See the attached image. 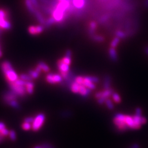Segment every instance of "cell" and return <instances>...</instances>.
<instances>
[{"instance_id":"f35d334b","label":"cell","mask_w":148,"mask_h":148,"mask_svg":"<svg viewBox=\"0 0 148 148\" xmlns=\"http://www.w3.org/2000/svg\"><path fill=\"white\" fill-rule=\"evenodd\" d=\"M31 3H32L33 6H34L35 8H36L38 7V2L37 0H30Z\"/></svg>"},{"instance_id":"52a82bcc","label":"cell","mask_w":148,"mask_h":148,"mask_svg":"<svg viewBox=\"0 0 148 148\" xmlns=\"http://www.w3.org/2000/svg\"><path fill=\"white\" fill-rule=\"evenodd\" d=\"M114 93L113 89H107L104 91L98 92L95 95V97L97 99H99L101 97L105 98L106 99H107L109 97H110L111 95H112Z\"/></svg>"},{"instance_id":"b9f144b4","label":"cell","mask_w":148,"mask_h":148,"mask_svg":"<svg viewBox=\"0 0 148 148\" xmlns=\"http://www.w3.org/2000/svg\"><path fill=\"white\" fill-rule=\"evenodd\" d=\"M5 137L3 136H2V135L0 136V144L4 142Z\"/></svg>"},{"instance_id":"f6af8a7d","label":"cell","mask_w":148,"mask_h":148,"mask_svg":"<svg viewBox=\"0 0 148 148\" xmlns=\"http://www.w3.org/2000/svg\"><path fill=\"white\" fill-rule=\"evenodd\" d=\"M2 53L1 51L0 50V57H2Z\"/></svg>"},{"instance_id":"e575fe53","label":"cell","mask_w":148,"mask_h":148,"mask_svg":"<svg viewBox=\"0 0 148 148\" xmlns=\"http://www.w3.org/2000/svg\"><path fill=\"white\" fill-rule=\"evenodd\" d=\"M89 78L91 80V81L93 83H97L99 81V79L98 77H95V76H89Z\"/></svg>"},{"instance_id":"ab89813d","label":"cell","mask_w":148,"mask_h":148,"mask_svg":"<svg viewBox=\"0 0 148 148\" xmlns=\"http://www.w3.org/2000/svg\"><path fill=\"white\" fill-rule=\"evenodd\" d=\"M147 118H144V117L142 116V118H141V123H142V124H145L147 122Z\"/></svg>"},{"instance_id":"9a60e30c","label":"cell","mask_w":148,"mask_h":148,"mask_svg":"<svg viewBox=\"0 0 148 148\" xmlns=\"http://www.w3.org/2000/svg\"><path fill=\"white\" fill-rule=\"evenodd\" d=\"M133 118L134 121V124L136 125V129H138L141 127L142 123H141V118H142V116H138L137 115H135L134 116H133Z\"/></svg>"},{"instance_id":"44dd1931","label":"cell","mask_w":148,"mask_h":148,"mask_svg":"<svg viewBox=\"0 0 148 148\" xmlns=\"http://www.w3.org/2000/svg\"><path fill=\"white\" fill-rule=\"evenodd\" d=\"M34 14H35L36 17L37 19V20H39V22L40 23H41V24H44V23H45L44 19L43 18L42 15L41 14L40 12L36 11L35 13H34Z\"/></svg>"},{"instance_id":"f1b7e54d","label":"cell","mask_w":148,"mask_h":148,"mask_svg":"<svg viewBox=\"0 0 148 148\" xmlns=\"http://www.w3.org/2000/svg\"><path fill=\"white\" fill-rule=\"evenodd\" d=\"M112 95H113V100H114L115 102H116L117 103L121 102V97H120V96L117 93H113Z\"/></svg>"},{"instance_id":"4dcf8cb0","label":"cell","mask_w":148,"mask_h":148,"mask_svg":"<svg viewBox=\"0 0 148 148\" xmlns=\"http://www.w3.org/2000/svg\"><path fill=\"white\" fill-rule=\"evenodd\" d=\"M8 12L3 9H0V17L8 18Z\"/></svg>"},{"instance_id":"bcb514c9","label":"cell","mask_w":148,"mask_h":148,"mask_svg":"<svg viewBox=\"0 0 148 148\" xmlns=\"http://www.w3.org/2000/svg\"><path fill=\"white\" fill-rule=\"evenodd\" d=\"M58 2H60V1H64V0H58Z\"/></svg>"},{"instance_id":"cb8c5ba5","label":"cell","mask_w":148,"mask_h":148,"mask_svg":"<svg viewBox=\"0 0 148 148\" xmlns=\"http://www.w3.org/2000/svg\"><path fill=\"white\" fill-rule=\"evenodd\" d=\"M97 28V24L95 22H92L89 25V32L92 35L95 32V30Z\"/></svg>"},{"instance_id":"5b68a950","label":"cell","mask_w":148,"mask_h":148,"mask_svg":"<svg viewBox=\"0 0 148 148\" xmlns=\"http://www.w3.org/2000/svg\"><path fill=\"white\" fill-rule=\"evenodd\" d=\"M28 31L30 34L36 35L40 34L43 31V27L41 25H35V26H30Z\"/></svg>"},{"instance_id":"7402d4cb","label":"cell","mask_w":148,"mask_h":148,"mask_svg":"<svg viewBox=\"0 0 148 148\" xmlns=\"http://www.w3.org/2000/svg\"><path fill=\"white\" fill-rule=\"evenodd\" d=\"M39 74L40 73L36 71L35 70H30L29 72V75L32 79L38 78L39 76Z\"/></svg>"},{"instance_id":"2e32d148","label":"cell","mask_w":148,"mask_h":148,"mask_svg":"<svg viewBox=\"0 0 148 148\" xmlns=\"http://www.w3.org/2000/svg\"><path fill=\"white\" fill-rule=\"evenodd\" d=\"M25 5L26 6V7L28 8V9L29 11L30 12L32 13H34L36 11L35 8L34 7V6H33L32 3H31L30 0H25Z\"/></svg>"},{"instance_id":"ffe728a7","label":"cell","mask_w":148,"mask_h":148,"mask_svg":"<svg viewBox=\"0 0 148 148\" xmlns=\"http://www.w3.org/2000/svg\"><path fill=\"white\" fill-rule=\"evenodd\" d=\"M34 148H55L53 145L49 143H43L41 144L35 146Z\"/></svg>"},{"instance_id":"1f68e13d","label":"cell","mask_w":148,"mask_h":148,"mask_svg":"<svg viewBox=\"0 0 148 148\" xmlns=\"http://www.w3.org/2000/svg\"><path fill=\"white\" fill-rule=\"evenodd\" d=\"M116 37H118L119 39H124L126 37V34L124 32L121 31H117L116 33Z\"/></svg>"},{"instance_id":"f546056e","label":"cell","mask_w":148,"mask_h":148,"mask_svg":"<svg viewBox=\"0 0 148 148\" xmlns=\"http://www.w3.org/2000/svg\"><path fill=\"white\" fill-rule=\"evenodd\" d=\"M105 104L107 105V107L110 109V110H112L114 109V104H113L112 101L110 99H107L106 101H105Z\"/></svg>"},{"instance_id":"7bdbcfd3","label":"cell","mask_w":148,"mask_h":148,"mask_svg":"<svg viewBox=\"0 0 148 148\" xmlns=\"http://www.w3.org/2000/svg\"><path fill=\"white\" fill-rule=\"evenodd\" d=\"M145 6L147 8H148V0H145Z\"/></svg>"},{"instance_id":"5bb4252c","label":"cell","mask_w":148,"mask_h":148,"mask_svg":"<svg viewBox=\"0 0 148 148\" xmlns=\"http://www.w3.org/2000/svg\"><path fill=\"white\" fill-rule=\"evenodd\" d=\"M90 92H91V89H87L83 85H82V84L80 85V88L79 92H78L79 94H80L83 97H87L89 95Z\"/></svg>"},{"instance_id":"9c48e42d","label":"cell","mask_w":148,"mask_h":148,"mask_svg":"<svg viewBox=\"0 0 148 148\" xmlns=\"http://www.w3.org/2000/svg\"><path fill=\"white\" fill-rule=\"evenodd\" d=\"M17 95H16L14 92H13V91L9 92L6 94H5L3 96V99L5 102H6L7 104H8L11 101L16 100Z\"/></svg>"},{"instance_id":"ee69618b","label":"cell","mask_w":148,"mask_h":148,"mask_svg":"<svg viewBox=\"0 0 148 148\" xmlns=\"http://www.w3.org/2000/svg\"><path fill=\"white\" fill-rule=\"evenodd\" d=\"M145 52L148 55V47H147L145 48Z\"/></svg>"},{"instance_id":"d4e9b609","label":"cell","mask_w":148,"mask_h":148,"mask_svg":"<svg viewBox=\"0 0 148 148\" xmlns=\"http://www.w3.org/2000/svg\"><path fill=\"white\" fill-rule=\"evenodd\" d=\"M20 79L23 80L24 81H32V78L30 77L29 75H27V74H23L20 76Z\"/></svg>"},{"instance_id":"4fadbf2b","label":"cell","mask_w":148,"mask_h":148,"mask_svg":"<svg viewBox=\"0 0 148 148\" xmlns=\"http://www.w3.org/2000/svg\"><path fill=\"white\" fill-rule=\"evenodd\" d=\"M72 3L74 6L78 9H81L85 5V0H72Z\"/></svg>"},{"instance_id":"e0dca14e","label":"cell","mask_w":148,"mask_h":148,"mask_svg":"<svg viewBox=\"0 0 148 148\" xmlns=\"http://www.w3.org/2000/svg\"><path fill=\"white\" fill-rule=\"evenodd\" d=\"M109 55H110V58L114 61L117 60V59H118L117 52L114 48L112 47L109 49Z\"/></svg>"},{"instance_id":"8d00e7d4","label":"cell","mask_w":148,"mask_h":148,"mask_svg":"<svg viewBox=\"0 0 148 148\" xmlns=\"http://www.w3.org/2000/svg\"><path fill=\"white\" fill-rule=\"evenodd\" d=\"M5 128H6L5 124L2 122H0V133L1 131L5 130Z\"/></svg>"},{"instance_id":"ba28073f","label":"cell","mask_w":148,"mask_h":148,"mask_svg":"<svg viewBox=\"0 0 148 148\" xmlns=\"http://www.w3.org/2000/svg\"><path fill=\"white\" fill-rule=\"evenodd\" d=\"M0 28L5 30L11 29V24L8 20V18L0 17Z\"/></svg>"},{"instance_id":"836d02e7","label":"cell","mask_w":148,"mask_h":148,"mask_svg":"<svg viewBox=\"0 0 148 148\" xmlns=\"http://www.w3.org/2000/svg\"><path fill=\"white\" fill-rule=\"evenodd\" d=\"M95 40L96 41L98 42H102L104 41V37L102 36H95L94 37Z\"/></svg>"},{"instance_id":"83f0119b","label":"cell","mask_w":148,"mask_h":148,"mask_svg":"<svg viewBox=\"0 0 148 148\" xmlns=\"http://www.w3.org/2000/svg\"><path fill=\"white\" fill-rule=\"evenodd\" d=\"M119 42H120V39L118 37H115L111 43V47L115 48L118 46Z\"/></svg>"},{"instance_id":"74e56055","label":"cell","mask_w":148,"mask_h":148,"mask_svg":"<svg viewBox=\"0 0 148 148\" xmlns=\"http://www.w3.org/2000/svg\"><path fill=\"white\" fill-rule=\"evenodd\" d=\"M142 110L140 109V108H137L136 110V115H138V116H142Z\"/></svg>"},{"instance_id":"8992f818","label":"cell","mask_w":148,"mask_h":148,"mask_svg":"<svg viewBox=\"0 0 148 148\" xmlns=\"http://www.w3.org/2000/svg\"><path fill=\"white\" fill-rule=\"evenodd\" d=\"M57 65H58V69H59L60 74L69 72V70H70L69 65L63 62L61 59L59 60V61H58Z\"/></svg>"},{"instance_id":"d6a6232c","label":"cell","mask_w":148,"mask_h":148,"mask_svg":"<svg viewBox=\"0 0 148 148\" xmlns=\"http://www.w3.org/2000/svg\"><path fill=\"white\" fill-rule=\"evenodd\" d=\"M34 120V118L33 117H27L24 119V122H28V123H30V124H32L33 121Z\"/></svg>"},{"instance_id":"484cf974","label":"cell","mask_w":148,"mask_h":148,"mask_svg":"<svg viewBox=\"0 0 148 148\" xmlns=\"http://www.w3.org/2000/svg\"><path fill=\"white\" fill-rule=\"evenodd\" d=\"M8 104L11 106V107L16 109H20V105H19V104L18 103V101H16V100H14V101H10Z\"/></svg>"},{"instance_id":"ac0fdd59","label":"cell","mask_w":148,"mask_h":148,"mask_svg":"<svg viewBox=\"0 0 148 148\" xmlns=\"http://www.w3.org/2000/svg\"><path fill=\"white\" fill-rule=\"evenodd\" d=\"M37 66L40 67V68L41 69V70L45 72H48L50 71V68L46 63L44 62H39Z\"/></svg>"},{"instance_id":"603a6c76","label":"cell","mask_w":148,"mask_h":148,"mask_svg":"<svg viewBox=\"0 0 148 148\" xmlns=\"http://www.w3.org/2000/svg\"><path fill=\"white\" fill-rule=\"evenodd\" d=\"M9 138L12 141H15L17 139V134L14 130H11L9 132Z\"/></svg>"},{"instance_id":"3957f363","label":"cell","mask_w":148,"mask_h":148,"mask_svg":"<svg viewBox=\"0 0 148 148\" xmlns=\"http://www.w3.org/2000/svg\"><path fill=\"white\" fill-rule=\"evenodd\" d=\"M45 119H46V117L43 114L40 113L37 114L34 118V121L31 124L32 125L31 129L35 132L40 130L44 124Z\"/></svg>"},{"instance_id":"7dc6e473","label":"cell","mask_w":148,"mask_h":148,"mask_svg":"<svg viewBox=\"0 0 148 148\" xmlns=\"http://www.w3.org/2000/svg\"><path fill=\"white\" fill-rule=\"evenodd\" d=\"M1 135H2V134H1V133H0V136H1Z\"/></svg>"},{"instance_id":"6da1fadb","label":"cell","mask_w":148,"mask_h":148,"mask_svg":"<svg viewBox=\"0 0 148 148\" xmlns=\"http://www.w3.org/2000/svg\"><path fill=\"white\" fill-rule=\"evenodd\" d=\"M1 68L6 77V80L9 83L14 82L18 80V74L13 69L11 63L5 61L2 63Z\"/></svg>"},{"instance_id":"d590c367","label":"cell","mask_w":148,"mask_h":148,"mask_svg":"<svg viewBox=\"0 0 148 148\" xmlns=\"http://www.w3.org/2000/svg\"><path fill=\"white\" fill-rule=\"evenodd\" d=\"M55 22V20L52 17H51L50 18H49L47 20V25H51L52 24H53V23H54Z\"/></svg>"},{"instance_id":"60d3db41","label":"cell","mask_w":148,"mask_h":148,"mask_svg":"<svg viewBox=\"0 0 148 148\" xmlns=\"http://www.w3.org/2000/svg\"><path fill=\"white\" fill-rule=\"evenodd\" d=\"M140 147L138 144H134L133 145H132L130 148H139Z\"/></svg>"},{"instance_id":"30bf717a","label":"cell","mask_w":148,"mask_h":148,"mask_svg":"<svg viewBox=\"0 0 148 148\" xmlns=\"http://www.w3.org/2000/svg\"><path fill=\"white\" fill-rule=\"evenodd\" d=\"M82 85H83L89 89H94L95 88V83L92 82L91 80L89 79V76L83 77V81Z\"/></svg>"},{"instance_id":"8fae6325","label":"cell","mask_w":148,"mask_h":148,"mask_svg":"<svg viewBox=\"0 0 148 148\" xmlns=\"http://www.w3.org/2000/svg\"><path fill=\"white\" fill-rule=\"evenodd\" d=\"M125 123L128 126L129 128L131 129H136V125L134 124V121L133 118V116H130L129 115H126L125 116Z\"/></svg>"},{"instance_id":"7a4b0ae2","label":"cell","mask_w":148,"mask_h":148,"mask_svg":"<svg viewBox=\"0 0 148 148\" xmlns=\"http://www.w3.org/2000/svg\"><path fill=\"white\" fill-rule=\"evenodd\" d=\"M9 83V86L12 91L19 96H24L26 92L25 87V81L22 79H19L14 82Z\"/></svg>"},{"instance_id":"7c38bea8","label":"cell","mask_w":148,"mask_h":148,"mask_svg":"<svg viewBox=\"0 0 148 148\" xmlns=\"http://www.w3.org/2000/svg\"><path fill=\"white\" fill-rule=\"evenodd\" d=\"M25 87L26 89V92L31 95L34 92V84L31 81H25Z\"/></svg>"},{"instance_id":"277c9868","label":"cell","mask_w":148,"mask_h":148,"mask_svg":"<svg viewBox=\"0 0 148 148\" xmlns=\"http://www.w3.org/2000/svg\"><path fill=\"white\" fill-rule=\"evenodd\" d=\"M46 81L51 84L60 83L62 81V76L61 75L57 74H49L46 77Z\"/></svg>"},{"instance_id":"4316f807","label":"cell","mask_w":148,"mask_h":148,"mask_svg":"<svg viewBox=\"0 0 148 148\" xmlns=\"http://www.w3.org/2000/svg\"><path fill=\"white\" fill-rule=\"evenodd\" d=\"M22 127L24 130H29L32 128V125L30 123L24 122L22 124Z\"/></svg>"},{"instance_id":"d6986e66","label":"cell","mask_w":148,"mask_h":148,"mask_svg":"<svg viewBox=\"0 0 148 148\" xmlns=\"http://www.w3.org/2000/svg\"><path fill=\"white\" fill-rule=\"evenodd\" d=\"M80 85L81 84L76 83V82L72 83V84L71 85V87H70L71 91L74 93H78L80 88Z\"/></svg>"}]
</instances>
